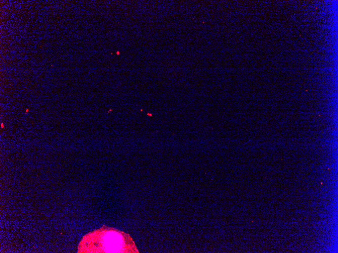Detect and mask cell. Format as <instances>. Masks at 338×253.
<instances>
[{"label":"cell","mask_w":338,"mask_h":253,"mask_svg":"<svg viewBox=\"0 0 338 253\" xmlns=\"http://www.w3.org/2000/svg\"><path fill=\"white\" fill-rule=\"evenodd\" d=\"M78 252L138 253L130 236L113 228H102L85 235Z\"/></svg>","instance_id":"1"}]
</instances>
